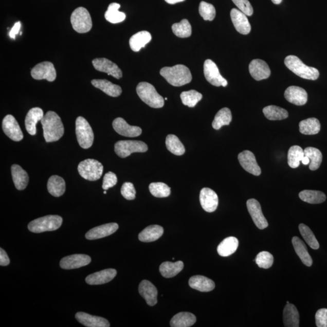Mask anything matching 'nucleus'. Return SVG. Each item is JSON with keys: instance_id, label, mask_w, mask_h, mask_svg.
Wrapping results in <instances>:
<instances>
[{"instance_id": "1", "label": "nucleus", "mask_w": 327, "mask_h": 327, "mask_svg": "<svg viewBox=\"0 0 327 327\" xmlns=\"http://www.w3.org/2000/svg\"><path fill=\"white\" fill-rule=\"evenodd\" d=\"M43 135L47 142L59 141L64 133V128L61 118L56 112H47L42 121Z\"/></svg>"}, {"instance_id": "2", "label": "nucleus", "mask_w": 327, "mask_h": 327, "mask_svg": "<svg viewBox=\"0 0 327 327\" xmlns=\"http://www.w3.org/2000/svg\"><path fill=\"white\" fill-rule=\"evenodd\" d=\"M160 74L170 84L175 87L183 86L192 80L189 68L183 64L163 67L160 70Z\"/></svg>"}, {"instance_id": "3", "label": "nucleus", "mask_w": 327, "mask_h": 327, "mask_svg": "<svg viewBox=\"0 0 327 327\" xmlns=\"http://www.w3.org/2000/svg\"><path fill=\"white\" fill-rule=\"evenodd\" d=\"M284 63L288 69L304 79L316 80L319 77V71L315 67L305 65L298 57L289 56L285 58Z\"/></svg>"}, {"instance_id": "4", "label": "nucleus", "mask_w": 327, "mask_h": 327, "mask_svg": "<svg viewBox=\"0 0 327 327\" xmlns=\"http://www.w3.org/2000/svg\"><path fill=\"white\" fill-rule=\"evenodd\" d=\"M136 93L141 100L150 107L161 108L165 105V100L151 84L141 82L136 87Z\"/></svg>"}, {"instance_id": "5", "label": "nucleus", "mask_w": 327, "mask_h": 327, "mask_svg": "<svg viewBox=\"0 0 327 327\" xmlns=\"http://www.w3.org/2000/svg\"><path fill=\"white\" fill-rule=\"evenodd\" d=\"M63 223V218L58 215H48L38 218L30 222L28 229L32 233H40L59 229Z\"/></svg>"}, {"instance_id": "6", "label": "nucleus", "mask_w": 327, "mask_h": 327, "mask_svg": "<svg viewBox=\"0 0 327 327\" xmlns=\"http://www.w3.org/2000/svg\"><path fill=\"white\" fill-rule=\"evenodd\" d=\"M70 22L73 29L78 33H87L93 27L90 13L83 7H79L71 13Z\"/></svg>"}, {"instance_id": "7", "label": "nucleus", "mask_w": 327, "mask_h": 327, "mask_svg": "<svg viewBox=\"0 0 327 327\" xmlns=\"http://www.w3.org/2000/svg\"><path fill=\"white\" fill-rule=\"evenodd\" d=\"M78 170L84 179L95 181L100 179L103 175V166L97 160L87 159L79 164Z\"/></svg>"}, {"instance_id": "8", "label": "nucleus", "mask_w": 327, "mask_h": 327, "mask_svg": "<svg viewBox=\"0 0 327 327\" xmlns=\"http://www.w3.org/2000/svg\"><path fill=\"white\" fill-rule=\"evenodd\" d=\"M76 135L78 144L84 149L90 148L93 144L94 134L91 126L83 117H78L76 120Z\"/></svg>"}, {"instance_id": "9", "label": "nucleus", "mask_w": 327, "mask_h": 327, "mask_svg": "<svg viewBox=\"0 0 327 327\" xmlns=\"http://www.w3.org/2000/svg\"><path fill=\"white\" fill-rule=\"evenodd\" d=\"M148 151L147 144L140 141H119L115 144V152L121 158L128 157L133 153H144Z\"/></svg>"}, {"instance_id": "10", "label": "nucleus", "mask_w": 327, "mask_h": 327, "mask_svg": "<svg viewBox=\"0 0 327 327\" xmlns=\"http://www.w3.org/2000/svg\"><path fill=\"white\" fill-rule=\"evenodd\" d=\"M204 73L206 79L213 86L226 87L227 81L221 76L216 64L211 60H207L204 64Z\"/></svg>"}, {"instance_id": "11", "label": "nucleus", "mask_w": 327, "mask_h": 327, "mask_svg": "<svg viewBox=\"0 0 327 327\" xmlns=\"http://www.w3.org/2000/svg\"><path fill=\"white\" fill-rule=\"evenodd\" d=\"M31 76L37 80H46L53 82L57 78V71L53 64L49 61H44L37 64L31 70Z\"/></svg>"}, {"instance_id": "12", "label": "nucleus", "mask_w": 327, "mask_h": 327, "mask_svg": "<svg viewBox=\"0 0 327 327\" xmlns=\"http://www.w3.org/2000/svg\"><path fill=\"white\" fill-rule=\"evenodd\" d=\"M2 128L5 134L12 140L18 142L23 139L22 129L12 115L6 116L3 120Z\"/></svg>"}, {"instance_id": "13", "label": "nucleus", "mask_w": 327, "mask_h": 327, "mask_svg": "<svg viewBox=\"0 0 327 327\" xmlns=\"http://www.w3.org/2000/svg\"><path fill=\"white\" fill-rule=\"evenodd\" d=\"M247 207L252 220L258 229L263 230L267 228L268 224L262 213L260 203L257 199H250L247 202Z\"/></svg>"}, {"instance_id": "14", "label": "nucleus", "mask_w": 327, "mask_h": 327, "mask_svg": "<svg viewBox=\"0 0 327 327\" xmlns=\"http://www.w3.org/2000/svg\"><path fill=\"white\" fill-rule=\"evenodd\" d=\"M93 64L95 69L106 73L116 79H120L122 77V71L117 64L105 58L94 59Z\"/></svg>"}, {"instance_id": "15", "label": "nucleus", "mask_w": 327, "mask_h": 327, "mask_svg": "<svg viewBox=\"0 0 327 327\" xmlns=\"http://www.w3.org/2000/svg\"><path fill=\"white\" fill-rule=\"evenodd\" d=\"M238 160L243 168L248 173L255 176L261 174V169L257 162L253 153L249 151H244L238 155Z\"/></svg>"}, {"instance_id": "16", "label": "nucleus", "mask_w": 327, "mask_h": 327, "mask_svg": "<svg viewBox=\"0 0 327 327\" xmlns=\"http://www.w3.org/2000/svg\"><path fill=\"white\" fill-rule=\"evenodd\" d=\"M91 258L88 255L76 254L64 257L60 261V267L65 270H71L86 266L90 263Z\"/></svg>"}, {"instance_id": "17", "label": "nucleus", "mask_w": 327, "mask_h": 327, "mask_svg": "<svg viewBox=\"0 0 327 327\" xmlns=\"http://www.w3.org/2000/svg\"><path fill=\"white\" fill-rule=\"evenodd\" d=\"M114 130L126 137H137L142 134V129L138 126H132L128 124L123 118H117L113 121Z\"/></svg>"}, {"instance_id": "18", "label": "nucleus", "mask_w": 327, "mask_h": 327, "mask_svg": "<svg viewBox=\"0 0 327 327\" xmlns=\"http://www.w3.org/2000/svg\"><path fill=\"white\" fill-rule=\"evenodd\" d=\"M199 200L203 209L207 212H214L218 206V196L212 189L204 188L201 190Z\"/></svg>"}, {"instance_id": "19", "label": "nucleus", "mask_w": 327, "mask_h": 327, "mask_svg": "<svg viewBox=\"0 0 327 327\" xmlns=\"http://www.w3.org/2000/svg\"><path fill=\"white\" fill-rule=\"evenodd\" d=\"M231 21L237 31L243 35H247L251 31V25L247 15L237 9L230 12Z\"/></svg>"}, {"instance_id": "20", "label": "nucleus", "mask_w": 327, "mask_h": 327, "mask_svg": "<svg viewBox=\"0 0 327 327\" xmlns=\"http://www.w3.org/2000/svg\"><path fill=\"white\" fill-rule=\"evenodd\" d=\"M249 71L251 77L257 81L267 79L271 75V70L268 64L264 61L260 59L251 61Z\"/></svg>"}, {"instance_id": "21", "label": "nucleus", "mask_w": 327, "mask_h": 327, "mask_svg": "<svg viewBox=\"0 0 327 327\" xmlns=\"http://www.w3.org/2000/svg\"><path fill=\"white\" fill-rule=\"evenodd\" d=\"M119 226L117 223H108L101 225L92 229L86 234V239L95 240L110 236L118 229Z\"/></svg>"}, {"instance_id": "22", "label": "nucleus", "mask_w": 327, "mask_h": 327, "mask_svg": "<svg viewBox=\"0 0 327 327\" xmlns=\"http://www.w3.org/2000/svg\"><path fill=\"white\" fill-rule=\"evenodd\" d=\"M284 97L289 103L296 105H303L308 100V94L306 92L300 87L289 86L285 90Z\"/></svg>"}, {"instance_id": "23", "label": "nucleus", "mask_w": 327, "mask_h": 327, "mask_svg": "<svg viewBox=\"0 0 327 327\" xmlns=\"http://www.w3.org/2000/svg\"><path fill=\"white\" fill-rule=\"evenodd\" d=\"M117 274V271L115 269H105L88 275L86 278V282L91 285L104 284L114 279Z\"/></svg>"}, {"instance_id": "24", "label": "nucleus", "mask_w": 327, "mask_h": 327, "mask_svg": "<svg viewBox=\"0 0 327 327\" xmlns=\"http://www.w3.org/2000/svg\"><path fill=\"white\" fill-rule=\"evenodd\" d=\"M139 293L150 306L157 304L158 290L155 286L147 280H143L139 285Z\"/></svg>"}, {"instance_id": "25", "label": "nucleus", "mask_w": 327, "mask_h": 327, "mask_svg": "<svg viewBox=\"0 0 327 327\" xmlns=\"http://www.w3.org/2000/svg\"><path fill=\"white\" fill-rule=\"evenodd\" d=\"M78 321L87 327H109L110 323L101 317L93 316L86 313L78 312L76 315Z\"/></svg>"}, {"instance_id": "26", "label": "nucleus", "mask_w": 327, "mask_h": 327, "mask_svg": "<svg viewBox=\"0 0 327 327\" xmlns=\"http://www.w3.org/2000/svg\"><path fill=\"white\" fill-rule=\"evenodd\" d=\"M44 116L42 109L39 107L32 108L28 112L25 119V126L27 132L30 135H36L37 124L39 121H42Z\"/></svg>"}, {"instance_id": "27", "label": "nucleus", "mask_w": 327, "mask_h": 327, "mask_svg": "<svg viewBox=\"0 0 327 327\" xmlns=\"http://www.w3.org/2000/svg\"><path fill=\"white\" fill-rule=\"evenodd\" d=\"M189 284L191 288L202 292H209L215 287V284L212 279L201 275L191 277Z\"/></svg>"}, {"instance_id": "28", "label": "nucleus", "mask_w": 327, "mask_h": 327, "mask_svg": "<svg viewBox=\"0 0 327 327\" xmlns=\"http://www.w3.org/2000/svg\"><path fill=\"white\" fill-rule=\"evenodd\" d=\"M91 83L95 87L99 88L112 97H118L122 93V88L120 86L107 80H93Z\"/></svg>"}, {"instance_id": "29", "label": "nucleus", "mask_w": 327, "mask_h": 327, "mask_svg": "<svg viewBox=\"0 0 327 327\" xmlns=\"http://www.w3.org/2000/svg\"><path fill=\"white\" fill-rule=\"evenodd\" d=\"M12 176L16 189L23 190L26 188L29 183V176L21 166L13 165L11 167Z\"/></svg>"}, {"instance_id": "30", "label": "nucleus", "mask_w": 327, "mask_h": 327, "mask_svg": "<svg viewBox=\"0 0 327 327\" xmlns=\"http://www.w3.org/2000/svg\"><path fill=\"white\" fill-rule=\"evenodd\" d=\"M164 233V229L161 226L158 225H153L146 227L139 234V240L144 243H151V242L158 240L162 237Z\"/></svg>"}, {"instance_id": "31", "label": "nucleus", "mask_w": 327, "mask_h": 327, "mask_svg": "<svg viewBox=\"0 0 327 327\" xmlns=\"http://www.w3.org/2000/svg\"><path fill=\"white\" fill-rule=\"evenodd\" d=\"M292 244L294 245L296 254L303 262V264L307 267H311L313 264L312 258L308 253L307 248L304 242L299 238L295 237L293 238Z\"/></svg>"}, {"instance_id": "32", "label": "nucleus", "mask_w": 327, "mask_h": 327, "mask_svg": "<svg viewBox=\"0 0 327 327\" xmlns=\"http://www.w3.org/2000/svg\"><path fill=\"white\" fill-rule=\"evenodd\" d=\"M238 245H239V241L237 238L228 237L218 245L217 253L223 257H229L237 251Z\"/></svg>"}, {"instance_id": "33", "label": "nucleus", "mask_w": 327, "mask_h": 327, "mask_svg": "<svg viewBox=\"0 0 327 327\" xmlns=\"http://www.w3.org/2000/svg\"><path fill=\"white\" fill-rule=\"evenodd\" d=\"M47 190L51 195L60 197L65 192L66 183L63 178L59 176H52L47 183Z\"/></svg>"}, {"instance_id": "34", "label": "nucleus", "mask_w": 327, "mask_h": 327, "mask_svg": "<svg viewBox=\"0 0 327 327\" xmlns=\"http://www.w3.org/2000/svg\"><path fill=\"white\" fill-rule=\"evenodd\" d=\"M284 326L286 327L299 326V314L294 304H287L283 313Z\"/></svg>"}, {"instance_id": "35", "label": "nucleus", "mask_w": 327, "mask_h": 327, "mask_svg": "<svg viewBox=\"0 0 327 327\" xmlns=\"http://www.w3.org/2000/svg\"><path fill=\"white\" fill-rule=\"evenodd\" d=\"M196 321V316L192 313L180 312L173 317L170 324L172 327H189L192 326Z\"/></svg>"}, {"instance_id": "36", "label": "nucleus", "mask_w": 327, "mask_h": 327, "mask_svg": "<svg viewBox=\"0 0 327 327\" xmlns=\"http://www.w3.org/2000/svg\"><path fill=\"white\" fill-rule=\"evenodd\" d=\"M184 268V263L182 261L175 262H165L160 265L159 271L163 277L170 278L175 277L179 274Z\"/></svg>"}, {"instance_id": "37", "label": "nucleus", "mask_w": 327, "mask_h": 327, "mask_svg": "<svg viewBox=\"0 0 327 327\" xmlns=\"http://www.w3.org/2000/svg\"><path fill=\"white\" fill-rule=\"evenodd\" d=\"M152 40L151 34L148 31H141L133 35L129 44L131 49L134 52H139L142 47H144L146 44L151 42Z\"/></svg>"}, {"instance_id": "38", "label": "nucleus", "mask_w": 327, "mask_h": 327, "mask_svg": "<svg viewBox=\"0 0 327 327\" xmlns=\"http://www.w3.org/2000/svg\"><path fill=\"white\" fill-rule=\"evenodd\" d=\"M299 131L306 135L318 134L321 131V124L318 119L311 118L302 120L299 123Z\"/></svg>"}, {"instance_id": "39", "label": "nucleus", "mask_w": 327, "mask_h": 327, "mask_svg": "<svg viewBox=\"0 0 327 327\" xmlns=\"http://www.w3.org/2000/svg\"><path fill=\"white\" fill-rule=\"evenodd\" d=\"M300 199L312 204H321L326 200V196L321 191L305 190L299 194Z\"/></svg>"}, {"instance_id": "40", "label": "nucleus", "mask_w": 327, "mask_h": 327, "mask_svg": "<svg viewBox=\"0 0 327 327\" xmlns=\"http://www.w3.org/2000/svg\"><path fill=\"white\" fill-rule=\"evenodd\" d=\"M265 117L271 121L282 120L287 118L288 113L285 109L277 105H268L263 109Z\"/></svg>"}, {"instance_id": "41", "label": "nucleus", "mask_w": 327, "mask_h": 327, "mask_svg": "<svg viewBox=\"0 0 327 327\" xmlns=\"http://www.w3.org/2000/svg\"><path fill=\"white\" fill-rule=\"evenodd\" d=\"M120 5L118 3H112L108 6L107 11L105 13V19L111 23H119L123 22L125 19L124 12L119 11Z\"/></svg>"}, {"instance_id": "42", "label": "nucleus", "mask_w": 327, "mask_h": 327, "mask_svg": "<svg viewBox=\"0 0 327 327\" xmlns=\"http://www.w3.org/2000/svg\"><path fill=\"white\" fill-rule=\"evenodd\" d=\"M232 120V115L229 108L224 107L217 112L212 122V127L219 130L224 125H229Z\"/></svg>"}, {"instance_id": "43", "label": "nucleus", "mask_w": 327, "mask_h": 327, "mask_svg": "<svg viewBox=\"0 0 327 327\" xmlns=\"http://www.w3.org/2000/svg\"><path fill=\"white\" fill-rule=\"evenodd\" d=\"M304 151V155L307 156L311 160L309 169L312 171L318 170L322 161L321 152L318 149L312 147L306 148Z\"/></svg>"}, {"instance_id": "44", "label": "nucleus", "mask_w": 327, "mask_h": 327, "mask_svg": "<svg viewBox=\"0 0 327 327\" xmlns=\"http://www.w3.org/2000/svg\"><path fill=\"white\" fill-rule=\"evenodd\" d=\"M166 144L168 151L173 154L178 156L185 154L186 151L185 146L175 135H169L167 136Z\"/></svg>"}, {"instance_id": "45", "label": "nucleus", "mask_w": 327, "mask_h": 327, "mask_svg": "<svg viewBox=\"0 0 327 327\" xmlns=\"http://www.w3.org/2000/svg\"><path fill=\"white\" fill-rule=\"evenodd\" d=\"M304 151L300 146H294L289 148L288 152V164L293 169L298 168L300 162L304 157Z\"/></svg>"}, {"instance_id": "46", "label": "nucleus", "mask_w": 327, "mask_h": 327, "mask_svg": "<svg viewBox=\"0 0 327 327\" xmlns=\"http://www.w3.org/2000/svg\"><path fill=\"white\" fill-rule=\"evenodd\" d=\"M172 29L175 35L179 38H188L192 35V26L186 19L183 20L178 23L173 24Z\"/></svg>"}, {"instance_id": "47", "label": "nucleus", "mask_w": 327, "mask_h": 327, "mask_svg": "<svg viewBox=\"0 0 327 327\" xmlns=\"http://www.w3.org/2000/svg\"><path fill=\"white\" fill-rule=\"evenodd\" d=\"M180 97L183 104L189 107H194L202 100L203 95L195 90H191L183 92Z\"/></svg>"}, {"instance_id": "48", "label": "nucleus", "mask_w": 327, "mask_h": 327, "mask_svg": "<svg viewBox=\"0 0 327 327\" xmlns=\"http://www.w3.org/2000/svg\"><path fill=\"white\" fill-rule=\"evenodd\" d=\"M299 230L302 237L309 246L313 249L318 250L319 248V244L311 229L306 225L301 224H299Z\"/></svg>"}, {"instance_id": "49", "label": "nucleus", "mask_w": 327, "mask_h": 327, "mask_svg": "<svg viewBox=\"0 0 327 327\" xmlns=\"http://www.w3.org/2000/svg\"><path fill=\"white\" fill-rule=\"evenodd\" d=\"M152 195L156 197H168L171 193L170 187L163 183H152L149 186Z\"/></svg>"}, {"instance_id": "50", "label": "nucleus", "mask_w": 327, "mask_h": 327, "mask_svg": "<svg viewBox=\"0 0 327 327\" xmlns=\"http://www.w3.org/2000/svg\"><path fill=\"white\" fill-rule=\"evenodd\" d=\"M199 12L204 20L213 21L216 16V10L214 7L205 2L200 3Z\"/></svg>"}, {"instance_id": "51", "label": "nucleus", "mask_w": 327, "mask_h": 327, "mask_svg": "<svg viewBox=\"0 0 327 327\" xmlns=\"http://www.w3.org/2000/svg\"><path fill=\"white\" fill-rule=\"evenodd\" d=\"M259 267L267 269L270 268L274 264V258L272 255L268 251H261L258 253L255 259Z\"/></svg>"}, {"instance_id": "52", "label": "nucleus", "mask_w": 327, "mask_h": 327, "mask_svg": "<svg viewBox=\"0 0 327 327\" xmlns=\"http://www.w3.org/2000/svg\"><path fill=\"white\" fill-rule=\"evenodd\" d=\"M121 193L126 199L134 200L135 198L136 190L134 185L131 183H124L121 187Z\"/></svg>"}, {"instance_id": "53", "label": "nucleus", "mask_w": 327, "mask_h": 327, "mask_svg": "<svg viewBox=\"0 0 327 327\" xmlns=\"http://www.w3.org/2000/svg\"><path fill=\"white\" fill-rule=\"evenodd\" d=\"M240 11L243 12L247 16H251L253 13V9L248 0H232Z\"/></svg>"}, {"instance_id": "54", "label": "nucleus", "mask_w": 327, "mask_h": 327, "mask_svg": "<svg viewBox=\"0 0 327 327\" xmlns=\"http://www.w3.org/2000/svg\"><path fill=\"white\" fill-rule=\"evenodd\" d=\"M117 175L113 172H109L104 176L103 186L102 187L104 190H107L117 185Z\"/></svg>"}, {"instance_id": "55", "label": "nucleus", "mask_w": 327, "mask_h": 327, "mask_svg": "<svg viewBox=\"0 0 327 327\" xmlns=\"http://www.w3.org/2000/svg\"><path fill=\"white\" fill-rule=\"evenodd\" d=\"M316 324L318 327H327V309H319L315 315Z\"/></svg>"}, {"instance_id": "56", "label": "nucleus", "mask_w": 327, "mask_h": 327, "mask_svg": "<svg viewBox=\"0 0 327 327\" xmlns=\"http://www.w3.org/2000/svg\"><path fill=\"white\" fill-rule=\"evenodd\" d=\"M9 264L10 260L6 252L2 248H0V265L7 266Z\"/></svg>"}, {"instance_id": "57", "label": "nucleus", "mask_w": 327, "mask_h": 327, "mask_svg": "<svg viewBox=\"0 0 327 327\" xmlns=\"http://www.w3.org/2000/svg\"><path fill=\"white\" fill-rule=\"evenodd\" d=\"M21 23L19 22H16L14 26H13L11 31L9 32V36L12 39H15L16 35L19 33L20 28H21Z\"/></svg>"}, {"instance_id": "58", "label": "nucleus", "mask_w": 327, "mask_h": 327, "mask_svg": "<svg viewBox=\"0 0 327 327\" xmlns=\"http://www.w3.org/2000/svg\"><path fill=\"white\" fill-rule=\"evenodd\" d=\"M165 1L169 3V4L174 5L176 4V3L185 2L186 0H165Z\"/></svg>"}, {"instance_id": "59", "label": "nucleus", "mask_w": 327, "mask_h": 327, "mask_svg": "<svg viewBox=\"0 0 327 327\" xmlns=\"http://www.w3.org/2000/svg\"><path fill=\"white\" fill-rule=\"evenodd\" d=\"M301 162L304 165H308L310 162H311V160H310L307 156H304V157L303 158Z\"/></svg>"}, {"instance_id": "60", "label": "nucleus", "mask_w": 327, "mask_h": 327, "mask_svg": "<svg viewBox=\"0 0 327 327\" xmlns=\"http://www.w3.org/2000/svg\"><path fill=\"white\" fill-rule=\"evenodd\" d=\"M272 2L274 3V4L276 5H279L281 4V2H282V0H271Z\"/></svg>"}, {"instance_id": "61", "label": "nucleus", "mask_w": 327, "mask_h": 327, "mask_svg": "<svg viewBox=\"0 0 327 327\" xmlns=\"http://www.w3.org/2000/svg\"><path fill=\"white\" fill-rule=\"evenodd\" d=\"M104 194H105H105H107L106 191H105V190L104 191Z\"/></svg>"}, {"instance_id": "62", "label": "nucleus", "mask_w": 327, "mask_h": 327, "mask_svg": "<svg viewBox=\"0 0 327 327\" xmlns=\"http://www.w3.org/2000/svg\"><path fill=\"white\" fill-rule=\"evenodd\" d=\"M165 100H168V98H165Z\"/></svg>"}]
</instances>
